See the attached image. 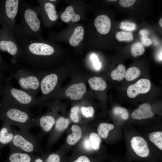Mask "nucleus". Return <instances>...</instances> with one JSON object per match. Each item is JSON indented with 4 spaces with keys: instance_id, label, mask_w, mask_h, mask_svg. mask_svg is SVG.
Returning <instances> with one entry per match:
<instances>
[{
    "instance_id": "4be33fe9",
    "label": "nucleus",
    "mask_w": 162,
    "mask_h": 162,
    "mask_svg": "<svg viewBox=\"0 0 162 162\" xmlns=\"http://www.w3.org/2000/svg\"><path fill=\"white\" fill-rule=\"evenodd\" d=\"M88 82L90 87L96 91H104L107 86L105 81L100 77L94 76L90 78L88 80Z\"/></svg>"
},
{
    "instance_id": "f704fd0d",
    "label": "nucleus",
    "mask_w": 162,
    "mask_h": 162,
    "mask_svg": "<svg viewBox=\"0 0 162 162\" xmlns=\"http://www.w3.org/2000/svg\"><path fill=\"white\" fill-rule=\"evenodd\" d=\"M9 68V65L3 61L0 54V76H4V74Z\"/></svg>"
},
{
    "instance_id": "4468645a",
    "label": "nucleus",
    "mask_w": 162,
    "mask_h": 162,
    "mask_svg": "<svg viewBox=\"0 0 162 162\" xmlns=\"http://www.w3.org/2000/svg\"><path fill=\"white\" fill-rule=\"evenodd\" d=\"M14 135V129L11 125L3 122L0 128V149L9 145Z\"/></svg>"
},
{
    "instance_id": "ddd939ff",
    "label": "nucleus",
    "mask_w": 162,
    "mask_h": 162,
    "mask_svg": "<svg viewBox=\"0 0 162 162\" xmlns=\"http://www.w3.org/2000/svg\"><path fill=\"white\" fill-rule=\"evenodd\" d=\"M36 126L39 127L41 132H48L52 129L56 120L51 115L47 114L34 117Z\"/></svg>"
},
{
    "instance_id": "c85d7f7f",
    "label": "nucleus",
    "mask_w": 162,
    "mask_h": 162,
    "mask_svg": "<svg viewBox=\"0 0 162 162\" xmlns=\"http://www.w3.org/2000/svg\"><path fill=\"white\" fill-rule=\"evenodd\" d=\"M116 37L120 41H130L133 40L134 39L133 34L130 32H118L116 34Z\"/></svg>"
},
{
    "instance_id": "f03ea898",
    "label": "nucleus",
    "mask_w": 162,
    "mask_h": 162,
    "mask_svg": "<svg viewBox=\"0 0 162 162\" xmlns=\"http://www.w3.org/2000/svg\"><path fill=\"white\" fill-rule=\"evenodd\" d=\"M18 13L20 22L15 29L16 40L27 38L42 39L40 22L35 8L26 1L20 0Z\"/></svg>"
},
{
    "instance_id": "a211bd4d",
    "label": "nucleus",
    "mask_w": 162,
    "mask_h": 162,
    "mask_svg": "<svg viewBox=\"0 0 162 162\" xmlns=\"http://www.w3.org/2000/svg\"><path fill=\"white\" fill-rule=\"evenodd\" d=\"M8 162H33L35 155L21 152L10 151Z\"/></svg>"
},
{
    "instance_id": "a18cd8bd",
    "label": "nucleus",
    "mask_w": 162,
    "mask_h": 162,
    "mask_svg": "<svg viewBox=\"0 0 162 162\" xmlns=\"http://www.w3.org/2000/svg\"><path fill=\"white\" fill-rule=\"evenodd\" d=\"M159 24L161 27H162V18H161L159 20Z\"/></svg>"
},
{
    "instance_id": "37998d69",
    "label": "nucleus",
    "mask_w": 162,
    "mask_h": 162,
    "mask_svg": "<svg viewBox=\"0 0 162 162\" xmlns=\"http://www.w3.org/2000/svg\"><path fill=\"white\" fill-rule=\"evenodd\" d=\"M33 162H44L43 159L40 157L35 156Z\"/></svg>"
},
{
    "instance_id": "0eeeda50",
    "label": "nucleus",
    "mask_w": 162,
    "mask_h": 162,
    "mask_svg": "<svg viewBox=\"0 0 162 162\" xmlns=\"http://www.w3.org/2000/svg\"><path fill=\"white\" fill-rule=\"evenodd\" d=\"M20 2L19 0H2L0 2L1 28L8 30L14 35L17 25L16 19Z\"/></svg>"
},
{
    "instance_id": "c9c22d12",
    "label": "nucleus",
    "mask_w": 162,
    "mask_h": 162,
    "mask_svg": "<svg viewBox=\"0 0 162 162\" xmlns=\"http://www.w3.org/2000/svg\"><path fill=\"white\" fill-rule=\"evenodd\" d=\"M45 161L46 162H60V158L58 154L53 153L48 156Z\"/></svg>"
},
{
    "instance_id": "2eb2a0df",
    "label": "nucleus",
    "mask_w": 162,
    "mask_h": 162,
    "mask_svg": "<svg viewBox=\"0 0 162 162\" xmlns=\"http://www.w3.org/2000/svg\"><path fill=\"white\" fill-rule=\"evenodd\" d=\"M86 91V86L85 84L81 83L73 84L68 88L65 94L72 100L81 99Z\"/></svg>"
},
{
    "instance_id": "39448f33",
    "label": "nucleus",
    "mask_w": 162,
    "mask_h": 162,
    "mask_svg": "<svg viewBox=\"0 0 162 162\" xmlns=\"http://www.w3.org/2000/svg\"><path fill=\"white\" fill-rule=\"evenodd\" d=\"M43 75L40 70L21 66L13 72L10 77L16 80L21 89L37 98Z\"/></svg>"
},
{
    "instance_id": "473e14b6",
    "label": "nucleus",
    "mask_w": 162,
    "mask_h": 162,
    "mask_svg": "<svg viewBox=\"0 0 162 162\" xmlns=\"http://www.w3.org/2000/svg\"><path fill=\"white\" fill-rule=\"evenodd\" d=\"M81 110L82 114L86 117H91L93 116L94 111L93 108L92 106L82 107Z\"/></svg>"
},
{
    "instance_id": "7c9ffc66",
    "label": "nucleus",
    "mask_w": 162,
    "mask_h": 162,
    "mask_svg": "<svg viewBox=\"0 0 162 162\" xmlns=\"http://www.w3.org/2000/svg\"><path fill=\"white\" fill-rule=\"evenodd\" d=\"M113 112L115 115L119 116L124 120L127 119L129 117L128 111L123 107L116 106L114 108Z\"/></svg>"
},
{
    "instance_id": "de8ad7c7",
    "label": "nucleus",
    "mask_w": 162,
    "mask_h": 162,
    "mask_svg": "<svg viewBox=\"0 0 162 162\" xmlns=\"http://www.w3.org/2000/svg\"><path fill=\"white\" fill-rule=\"evenodd\" d=\"M107 1H110V2H115V1H116L117 0H108Z\"/></svg>"
},
{
    "instance_id": "2f4dec72",
    "label": "nucleus",
    "mask_w": 162,
    "mask_h": 162,
    "mask_svg": "<svg viewBox=\"0 0 162 162\" xmlns=\"http://www.w3.org/2000/svg\"><path fill=\"white\" fill-rule=\"evenodd\" d=\"M119 28L126 31H132L136 29V26L134 22L124 21L120 23Z\"/></svg>"
},
{
    "instance_id": "f8f14e48",
    "label": "nucleus",
    "mask_w": 162,
    "mask_h": 162,
    "mask_svg": "<svg viewBox=\"0 0 162 162\" xmlns=\"http://www.w3.org/2000/svg\"><path fill=\"white\" fill-rule=\"evenodd\" d=\"M131 147L134 152L139 156L145 158L148 156L150 151L146 140L140 136L133 137L131 140Z\"/></svg>"
},
{
    "instance_id": "6e6552de",
    "label": "nucleus",
    "mask_w": 162,
    "mask_h": 162,
    "mask_svg": "<svg viewBox=\"0 0 162 162\" xmlns=\"http://www.w3.org/2000/svg\"><path fill=\"white\" fill-rule=\"evenodd\" d=\"M0 50L17 59L20 53V46L13 34L8 30L0 28Z\"/></svg>"
},
{
    "instance_id": "423d86ee",
    "label": "nucleus",
    "mask_w": 162,
    "mask_h": 162,
    "mask_svg": "<svg viewBox=\"0 0 162 162\" xmlns=\"http://www.w3.org/2000/svg\"><path fill=\"white\" fill-rule=\"evenodd\" d=\"M10 151L21 152L33 154L40 149L38 137L29 132V130L14 129V135L9 144Z\"/></svg>"
},
{
    "instance_id": "cd10ccee",
    "label": "nucleus",
    "mask_w": 162,
    "mask_h": 162,
    "mask_svg": "<svg viewBox=\"0 0 162 162\" xmlns=\"http://www.w3.org/2000/svg\"><path fill=\"white\" fill-rule=\"evenodd\" d=\"M89 139L93 149L98 150L101 142V139L99 136L96 133L92 132L90 134Z\"/></svg>"
},
{
    "instance_id": "aec40b11",
    "label": "nucleus",
    "mask_w": 162,
    "mask_h": 162,
    "mask_svg": "<svg viewBox=\"0 0 162 162\" xmlns=\"http://www.w3.org/2000/svg\"><path fill=\"white\" fill-rule=\"evenodd\" d=\"M84 33L82 26H79L76 27L69 39L70 44L73 46L78 45L83 38Z\"/></svg>"
},
{
    "instance_id": "79ce46f5",
    "label": "nucleus",
    "mask_w": 162,
    "mask_h": 162,
    "mask_svg": "<svg viewBox=\"0 0 162 162\" xmlns=\"http://www.w3.org/2000/svg\"><path fill=\"white\" fill-rule=\"evenodd\" d=\"M139 33L141 36H146L148 37V31L145 29L141 30L140 31Z\"/></svg>"
},
{
    "instance_id": "b1692460",
    "label": "nucleus",
    "mask_w": 162,
    "mask_h": 162,
    "mask_svg": "<svg viewBox=\"0 0 162 162\" xmlns=\"http://www.w3.org/2000/svg\"><path fill=\"white\" fill-rule=\"evenodd\" d=\"M114 128V126L112 124L102 123L99 124L97 130L99 136L105 139L107 137L110 131Z\"/></svg>"
},
{
    "instance_id": "7ed1b4c3",
    "label": "nucleus",
    "mask_w": 162,
    "mask_h": 162,
    "mask_svg": "<svg viewBox=\"0 0 162 162\" xmlns=\"http://www.w3.org/2000/svg\"><path fill=\"white\" fill-rule=\"evenodd\" d=\"M0 120L20 129L29 130L36 126L30 108L15 106H0Z\"/></svg>"
},
{
    "instance_id": "f257e3e1",
    "label": "nucleus",
    "mask_w": 162,
    "mask_h": 162,
    "mask_svg": "<svg viewBox=\"0 0 162 162\" xmlns=\"http://www.w3.org/2000/svg\"><path fill=\"white\" fill-rule=\"evenodd\" d=\"M16 41L20 49L17 59L32 69L40 70L45 65L46 58L55 53L54 47L42 39L27 38Z\"/></svg>"
},
{
    "instance_id": "393cba45",
    "label": "nucleus",
    "mask_w": 162,
    "mask_h": 162,
    "mask_svg": "<svg viewBox=\"0 0 162 162\" xmlns=\"http://www.w3.org/2000/svg\"><path fill=\"white\" fill-rule=\"evenodd\" d=\"M148 138L150 141L158 148L162 150V132L155 131L150 134Z\"/></svg>"
},
{
    "instance_id": "ea45409f",
    "label": "nucleus",
    "mask_w": 162,
    "mask_h": 162,
    "mask_svg": "<svg viewBox=\"0 0 162 162\" xmlns=\"http://www.w3.org/2000/svg\"><path fill=\"white\" fill-rule=\"evenodd\" d=\"M84 148L87 150H90L93 149L89 139L86 138L84 140L83 144Z\"/></svg>"
},
{
    "instance_id": "f3484780",
    "label": "nucleus",
    "mask_w": 162,
    "mask_h": 162,
    "mask_svg": "<svg viewBox=\"0 0 162 162\" xmlns=\"http://www.w3.org/2000/svg\"><path fill=\"white\" fill-rule=\"evenodd\" d=\"M153 116L151 106L149 104L146 103L140 105L139 108L134 110L131 114L132 118L137 120L150 118Z\"/></svg>"
},
{
    "instance_id": "72a5a7b5",
    "label": "nucleus",
    "mask_w": 162,
    "mask_h": 162,
    "mask_svg": "<svg viewBox=\"0 0 162 162\" xmlns=\"http://www.w3.org/2000/svg\"><path fill=\"white\" fill-rule=\"evenodd\" d=\"M78 110L79 108L77 106L74 107L71 110L70 117L72 121L74 122H77L79 121V119L77 114Z\"/></svg>"
},
{
    "instance_id": "9b49d317",
    "label": "nucleus",
    "mask_w": 162,
    "mask_h": 162,
    "mask_svg": "<svg viewBox=\"0 0 162 162\" xmlns=\"http://www.w3.org/2000/svg\"><path fill=\"white\" fill-rule=\"evenodd\" d=\"M150 81L146 79H141L135 84L129 86L127 91V95L134 98L140 94H143L148 92L151 88Z\"/></svg>"
},
{
    "instance_id": "c03bdc74",
    "label": "nucleus",
    "mask_w": 162,
    "mask_h": 162,
    "mask_svg": "<svg viewBox=\"0 0 162 162\" xmlns=\"http://www.w3.org/2000/svg\"><path fill=\"white\" fill-rule=\"evenodd\" d=\"M3 76H0V88L2 86V80L3 79Z\"/></svg>"
},
{
    "instance_id": "49530a36",
    "label": "nucleus",
    "mask_w": 162,
    "mask_h": 162,
    "mask_svg": "<svg viewBox=\"0 0 162 162\" xmlns=\"http://www.w3.org/2000/svg\"><path fill=\"white\" fill-rule=\"evenodd\" d=\"M159 58L160 60H162V51L160 53Z\"/></svg>"
},
{
    "instance_id": "6ab92c4d",
    "label": "nucleus",
    "mask_w": 162,
    "mask_h": 162,
    "mask_svg": "<svg viewBox=\"0 0 162 162\" xmlns=\"http://www.w3.org/2000/svg\"><path fill=\"white\" fill-rule=\"evenodd\" d=\"M61 19L64 22L68 23L70 20L74 22L79 21L80 18V15L75 13L72 6H69L61 15Z\"/></svg>"
},
{
    "instance_id": "4c0bfd02",
    "label": "nucleus",
    "mask_w": 162,
    "mask_h": 162,
    "mask_svg": "<svg viewBox=\"0 0 162 162\" xmlns=\"http://www.w3.org/2000/svg\"><path fill=\"white\" fill-rule=\"evenodd\" d=\"M136 1L134 0H120L119 1V3L121 6L128 8L132 5Z\"/></svg>"
},
{
    "instance_id": "a878e982",
    "label": "nucleus",
    "mask_w": 162,
    "mask_h": 162,
    "mask_svg": "<svg viewBox=\"0 0 162 162\" xmlns=\"http://www.w3.org/2000/svg\"><path fill=\"white\" fill-rule=\"evenodd\" d=\"M69 123V121L68 119L62 117L58 118L55 124V132L58 133L62 131L67 127Z\"/></svg>"
},
{
    "instance_id": "bb28decb",
    "label": "nucleus",
    "mask_w": 162,
    "mask_h": 162,
    "mask_svg": "<svg viewBox=\"0 0 162 162\" xmlns=\"http://www.w3.org/2000/svg\"><path fill=\"white\" fill-rule=\"evenodd\" d=\"M140 69L136 67H131L128 68L127 71L125 78L128 81H131L137 78L140 74Z\"/></svg>"
},
{
    "instance_id": "9d476101",
    "label": "nucleus",
    "mask_w": 162,
    "mask_h": 162,
    "mask_svg": "<svg viewBox=\"0 0 162 162\" xmlns=\"http://www.w3.org/2000/svg\"><path fill=\"white\" fill-rule=\"evenodd\" d=\"M58 76L55 73L43 75L40 84V90L42 94V98L52 93L57 86Z\"/></svg>"
},
{
    "instance_id": "e433bc0d",
    "label": "nucleus",
    "mask_w": 162,
    "mask_h": 162,
    "mask_svg": "<svg viewBox=\"0 0 162 162\" xmlns=\"http://www.w3.org/2000/svg\"><path fill=\"white\" fill-rule=\"evenodd\" d=\"M91 58L95 68L98 70H99L101 67V63L99 62L96 55L94 54H92Z\"/></svg>"
},
{
    "instance_id": "1a4fd4ad",
    "label": "nucleus",
    "mask_w": 162,
    "mask_h": 162,
    "mask_svg": "<svg viewBox=\"0 0 162 162\" xmlns=\"http://www.w3.org/2000/svg\"><path fill=\"white\" fill-rule=\"evenodd\" d=\"M39 4V6L35 8L38 14H41L43 19L46 16V19L52 22L57 20L58 16L56 9L55 5L49 2L44 1L42 0H37Z\"/></svg>"
},
{
    "instance_id": "dca6fc26",
    "label": "nucleus",
    "mask_w": 162,
    "mask_h": 162,
    "mask_svg": "<svg viewBox=\"0 0 162 162\" xmlns=\"http://www.w3.org/2000/svg\"><path fill=\"white\" fill-rule=\"evenodd\" d=\"M94 24L98 32L102 34H107L111 27V21L107 16L101 15L95 19Z\"/></svg>"
},
{
    "instance_id": "412c9836",
    "label": "nucleus",
    "mask_w": 162,
    "mask_h": 162,
    "mask_svg": "<svg viewBox=\"0 0 162 162\" xmlns=\"http://www.w3.org/2000/svg\"><path fill=\"white\" fill-rule=\"evenodd\" d=\"M72 133L69 135L67 138V142L70 145L75 144L82 136V131L80 126L76 125H73L71 128Z\"/></svg>"
},
{
    "instance_id": "5701e85b",
    "label": "nucleus",
    "mask_w": 162,
    "mask_h": 162,
    "mask_svg": "<svg viewBox=\"0 0 162 162\" xmlns=\"http://www.w3.org/2000/svg\"><path fill=\"white\" fill-rule=\"evenodd\" d=\"M126 73V70L125 66L122 64H120L112 71L111 76L113 80L120 81L124 78Z\"/></svg>"
},
{
    "instance_id": "a19ab883",
    "label": "nucleus",
    "mask_w": 162,
    "mask_h": 162,
    "mask_svg": "<svg viewBox=\"0 0 162 162\" xmlns=\"http://www.w3.org/2000/svg\"><path fill=\"white\" fill-rule=\"evenodd\" d=\"M73 162H90V161L87 157L82 155L80 156Z\"/></svg>"
},
{
    "instance_id": "c756f323",
    "label": "nucleus",
    "mask_w": 162,
    "mask_h": 162,
    "mask_svg": "<svg viewBox=\"0 0 162 162\" xmlns=\"http://www.w3.org/2000/svg\"><path fill=\"white\" fill-rule=\"evenodd\" d=\"M145 52V48L140 43H135L132 46L131 48V54L134 57L142 55Z\"/></svg>"
},
{
    "instance_id": "58836bf2",
    "label": "nucleus",
    "mask_w": 162,
    "mask_h": 162,
    "mask_svg": "<svg viewBox=\"0 0 162 162\" xmlns=\"http://www.w3.org/2000/svg\"><path fill=\"white\" fill-rule=\"evenodd\" d=\"M141 40L142 44L145 46H148L152 44V42L151 40L148 38L147 36H141Z\"/></svg>"
},
{
    "instance_id": "09e8293b",
    "label": "nucleus",
    "mask_w": 162,
    "mask_h": 162,
    "mask_svg": "<svg viewBox=\"0 0 162 162\" xmlns=\"http://www.w3.org/2000/svg\"><path fill=\"white\" fill-rule=\"evenodd\" d=\"M1 95H2V91H1V90L0 88V96Z\"/></svg>"
},
{
    "instance_id": "20e7f679",
    "label": "nucleus",
    "mask_w": 162,
    "mask_h": 162,
    "mask_svg": "<svg viewBox=\"0 0 162 162\" xmlns=\"http://www.w3.org/2000/svg\"><path fill=\"white\" fill-rule=\"evenodd\" d=\"M1 89L3 96L0 106H15L30 108L42 105L37 97L22 89L14 87L8 81H5Z\"/></svg>"
}]
</instances>
